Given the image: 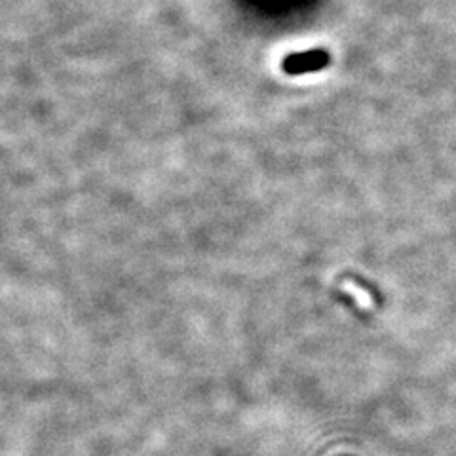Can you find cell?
I'll list each match as a JSON object with an SVG mask.
<instances>
[{
    "label": "cell",
    "instance_id": "obj_2",
    "mask_svg": "<svg viewBox=\"0 0 456 456\" xmlns=\"http://www.w3.org/2000/svg\"><path fill=\"white\" fill-rule=\"evenodd\" d=\"M342 291L354 296V298H356V303L359 304L361 308H371V304H372L371 295H369L363 287H359L357 283H354L352 280L342 281Z\"/></svg>",
    "mask_w": 456,
    "mask_h": 456
},
{
    "label": "cell",
    "instance_id": "obj_1",
    "mask_svg": "<svg viewBox=\"0 0 456 456\" xmlns=\"http://www.w3.org/2000/svg\"><path fill=\"white\" fill-rule=\"evenodd\" d=\"M331 63V53L323 48L308 50V52H298L285 55L281 61V70L289 76L308 75V73H318L329 67Z\"/></svg>",
    "mask_w": 456,
    "mask_h": 456
}]
</instances>
